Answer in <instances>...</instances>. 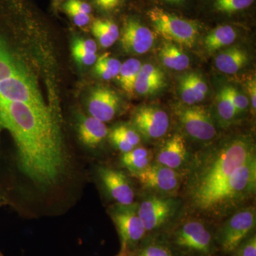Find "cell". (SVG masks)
Listing matches in <instances>:
<instances>
[{"instance_id":"1","label":"cell","mask_w":256,"mask_h":256,"mask_svg":"<svg viewBox=\"0 0 256 256\" xmlns=\"http://www.w3.org/2000/svg\"><path fill=\"white\" fill-rule=\"evenodd\" d=\"M0 124L14 138L23 174L42 188L58 182L65 169V154L58 128L48 108L2 101Z\"/></svg>"},{"instance_id":"2","label":"cell","mask_w":256,"mask_h":256,"mask_svg":"<svg viewBox=\"0 0 256 256\" xmlns=\"http://www.w3.org/2000/svg\"><path fill=\"white\" fill-rule=\"evenodd\" d=\"M255 156V141L248 134L227 136L200 151L186 175L184 196L188 208L197 214L217 188Z\"/></svg>"},{"instance_id":"3","label":"cell","mask_w":256,"mask_h":256,"mask_svg":"<svg viewBox=\"0 0 256 256\" xmlns=\"http://www.w3.org/2000/svg\"><path fill=\"white\" fill-rule=\"evenodd\" d=\"M256 190V156L238 168L204 204L197 214L213 220L228 216L246 206Z\"/></svg>"},{"instance_id":"4","label":"cell","mask_w":256,"mask_h":256,"mask_svg":"<svg viewBox=\"0 0 256 256\" xmlns=\"http://www.w3.org/2000/svg\"><path fill=\"white\" fill-rule=\"evenodd\" d=\"M142 14L149 26L166 42L190 48L194 45L204 26L197 18H186L156 4L144 8Z\"/></svg>"},{"instance_id":"5","label":"cell","mask_w":256,"mask_h":256,"mask_svg":"<svg viewBox=\"0 0 256 256\" xmlns=\"http://www.w3.org/2000/svg\"><path fill=\"white\" fill-rule=\"evenodd\" d=\"M165 240L176 255L212 256L216 250L214 234L204 222L190 218L172 229Z\"/></svg>"},{"instance_id":"6","label":"cell","mask_w":256,"mask_h":256,"mask_svg":"<svg viewBox=\"0 0 256 256\" xmlns=\"http://www.w3.org/2000/svg\"><path fill=\"white\" fill-rule=\"evenodd\" d=\"M256 224V207L246 206L236 210L214 234L216 246L226 254H232L252 235Z\"/></svg>"},{"instance_id":"7","label":"cell","mask_w":256,"mask_h":256,"mask_svg":"<svg viewBox=\"0 0 256 256\" xmlns=\"http://www.w3.org/2000/svg\"><path fill=\"white\" fill-rule=\"evenodd\" d=\"M138 206L136 203L130 205L117 204L110 210L120 240V249L134 252L146 238V232L138 214Z\"/></svg>"},{"instance_id":"8","label":"cell","mask_w":256,"mask_h":256,"mask_svg":"<svg viewBox=\"0 0 256 256\" xmlns=\"http://www.w3.org/2000/svg\"><path fill=\"white\" fill-rule=\"evenodd\" d=\"M120 33L121 46L131 54H143L152 48L154 42V32L142 14L128 12L122 14Z\"/></svg>"},{"instance_id":"9","label":"cell","mask_w":256,"mask_h":256,"mask_svg":"<svg viewBox=\"0 0 256 256\" xmlns=\"http://www.w3.org/2000/svg\"><path fill=\"white\" fill-rule=\"evenodd\" d=\"M175 114L184 130L190 138L201 142H208L216 138V128L213 118L206 108L180 104L175 107Z\"/></svg>"},{"instance_id":"10","label":"cell","mask_w":256,"mask_h":256,"mask_svg":"<svg viewBox=\"0 0 256 256\" xmlns=\"http://www.w3.org/2000/svg\"><path fill=\"white\" fill-rule=\"evenodd\" d=\"M180 202L172 196L150 195L138 204V210L146 234L164 226L174 216Z\"/></svg>"},{"instance_id":"11","label":"cell","mask_w":256,"mask_h":256,"mask_svg":"<svg viewBox=\"0 0 256 256\" xmlns=\"http://www.w3.org/2000/svg\"><path fill=\"white\" fill-rule=\"evenodd\" d=\"M143 188L160 196H171L180 190L182 175L176 170L170 169L153 162L146 170L134 175Z\"/></svg>"},{"instance_id":"12","label":"cell","mask_w":256,"mask_h":256,"mask_svg":"<svg viewBox=\"0 0 256 256\" xmlns=\"http://www.w3.org/2000/svg\"><path fill=\"white\" fill-rule=\"evenodd\" d=\"M133 128L140 136L149 140L162 138L169 130L168 112L156 106H142L133 114Z\"/></svg>"},{"instance_id":"13","label":"cell","mask_w":256,"mask_h":256,"mask_svg":"<svg viewBox=\"0 0 256 256\" xmlns=\"http://www.w3.org/2000/svg\"><path fill=\"white\" fill-rule=\"evenodd\" d=\"M198 9L208 18L232 20L252 14L256 0H196Z\"/></svg>"},{"instance_id":"14","label":"cell","mask_w":256,"mask_h":256,"mask_svg":"<svg viewBox=\"0 0 256 256\" xmlns=\"http://www.w3.org/2000/svg\"><path fill=\"white\" fill-rule=\"evenodd\" d=\"M98 174L106 191L118 204L134 203V188L124 172L112 168H100Z\"/></svg>"},{"instance_id":"15","label":"cell","mask_w":256,"mask_h":256,"mask_svg":"<svg viewBox=\"0 0 256 256\" xmlns=\"http://www.w3.org/2000/svg\"><path fill=\"white\" fill-rule=\"evenodd\" d=\"M88 108L92 117L102 122H109L118 112L120 98L111 89L98 87L90 94Z\"/></svg>"},{"instance_id":"16","label":"cell","mask_w":256,"mask_h":256,"mask_svg":"<svg viewBox=\"0 0 256 256\" xmlns=\"http://www.w3.org/2000/svg\"><path fill=\"white\" fill-rule=\"evenodd\" d=\"M154 162L180 171L188 162V144L182 134L175 133L166 140L156 153Z\"/></svg>"},{"instance_id":"17","label":"cell","mask_w":256,"mask_h":256,"mask_svg":"<svg viewBox=\"0 0 256 256\" xmlns=\"http://www.w3.org/2000/svg\"><path fill=\"white\" fill-rule=\"evenodd\" d=\"M178 90L183 104L194 106L204 100L208 88L201 74L190 72L178 78Z\"/></svg>"},{"instance_id":"18","label":"cell","mask_w":256,"mask_h":256,"mask_svg":"<svg viewBox=\"0 0 256 256\" xmlns=\"http://www.w3.org/2000/svg\"><path fill=\"white\" fill-rule=\"evenodd\" d=\"M166 85L164 72L152 64H142L134 84V92L141 96H152Z\"/></svg>"},{"instance_id":"19","label":"cell","mask_w":256,"mask_h":256,"mask_svg":"<svg viewBox=\"0 0 256 256\" xmlns=\"http://www.w3.org/2000/svg\"><path fill=\"white\" fill-rule=\"evenodd\" d=\"M239 28L232 23L224 22L208 32L204 38L207 52H214L232 45L238 38Z\"/></svg>"},{"instance_id":"20","label":"cell","mask_w":256,"mask_h":256,"mask_svg":"<svg viewBox=\"0 0 256 256\" xmlns=\"http://www.w3.org/2000/svg\"><path fill=\"white\" fill-rule=\"evenodd\" d=\"M248 63V55L238 46H230L217 54L215 65L217 69L225 74H235Z\"/></svg>"},{"instance_id":"21","label":"cell","mask_w":256,"mask_h":256,"mask_svg":"<svg viewBox=\"0 0 256 256\" xmlns=\"http://www.w3.org/2000/svg\"><path fill=\"white\" fill-rule=\"evenodd\" d=\"M79 139L82 144L88 148H94L100 144L108 134L105 122L95 118H85L78 124Z\"/></svg>"},{"instance_id":"22","label":"cell","mask_w":256,"mask_h":256,"mask_svg":"<svg viewBox=\"0 0 256 256\" xmlns=\"http://www.w3.org/2000/svg\"><path fill=\"white\" fill-rule=\"evenodd\" d=\"M90 30L92 34L104 48L112 46L119 38L120 33L116 20L106 16L94 18L90 24Z\"/></svg>"},{"instance_id":"23","label":"cell","mask_w":256,"mask_h":256,"mask_svg":"<svg viewBox=\"0 0 256 256\" xmlns=\"http://www.w3.org/2000/svg\"><path fill=\"white\" fill-rule=\"evenodd\" d=\"M60 8L78 28H85L94 20V10L88 0H65Z\"/></svg>"},{"instance_id":"24","label":"cell","mask_w":256,"mask_h":256,"mask_svg":"<svg viewBox=\"0 0 256 256\" xmlns=\"http://www.w3.org/2000/svg\"><path fill=\"white\" fill-rule=\"evenodd\" d=\"M159 58L166 68L171 70H186L190 66V60L183 50L176 44L166 42L159 52Z\"/></svg>"},{"instance_id":"25","label":"cell","mask_w":256,"mask_h":256,"mask_svg":"<svg viewBox=\"0 0 256 256\" xmlns=\"http://www.w3.org/2000/svg\"><path fill=\"white\" fill-rule=\"evenodd\" d=\"M150 152L142 146H136L132 150L122 153L121 164L129 170L133 176L146 170L152 162Z\"/></svg>"},{"instance_id":"26","label":"cell","mask_w":256,"mask_h":256,"mask_svg":"<svg viewBox=\"0 0 256 256\" xmlns=\"http://www.w3.org/2000/svg\"><path fill=\"white\" fill-rule=\"evenodd\" d=\"M142 65L140 60L136 58H130L121 64L118 76L121 87L128 95L134 94V84Z\"/></svg>"},{"instance_id":"27","label":"cell","mask_w":256,"mask_h":256,"mask_svg":"<svg viewBox=\"0 0 256 256\" xmlns=\"http://www.w3.org/2000/svg\"><path fill=\"white\" fill-rule=\"evenodd\" d=\"M134 256H178L169 244L164 240H143L134 252Z\"/></svg>"},{"instance_id":"28","label":"cell","mask_w":256,"mask_h":256,"mask_svg":"<svg viewBox=\"0 0 256 256\" xmlns=\"http://www.w3.org/2000/svg\"><path fill=\"white\" fill-rule=\"evenodd\" d=\"M216 110L218 118L224 124H230L238 116L229 96L227 86L222 88L217 95Z\"/></svg>"},{"instance_id":"29","label":"cell","mask_w":256,"mask_h":256,"mask_svg":"<svg viewBox=\"0 0 256 256\" xmlns=\"http://www.w3.org/2000/svg\"><path fill=\"white\" fill-rule=\"evenodd\" d=\"M121 64L119 60L105 54L96 60L94 70L100 78L104 80H110L118 75Z\"/></svg>"},{"instance_id":"30","label":"cell","mask_w":256,"mask_h":256,"mask_svg":"<svg viewBox=\"0 0 256 256\" xmlns=\"http://www.w3.org/2000/svg\"><path fill=\"white\" fill-rule=\"evenodd\" d=\"M94 10L102 16L114 18L124 11L130 0H88Z\"/></svg>"},{"instance_id":"31","label":"cell","mask_w":256,"mask_h":256,"mask_svg":"<svg viewBox=\"0 0 256 256\" xmlns=\"http://www.w3.org/2000/svg\"><path fill=\"white\" fill-rule=\"evenodd\" d=\"M111 132L114 133L124 140V142L132 146L133 148H136L140 143V134L134 128L129 127L126 124H120L114 127Z\"/></svg>"},{"instance_id":"32","label":"cell","mask_w":256,"mask_h":256,"mask_svg":"<svg viewBox=\"0 0 256 256\" xmlns=\"http://www.w3.org/2000/svg\"><path fill=\"white\" fill-rule=\"evenodd\" d=\"M152 4L158 5L166 9L180 13L188 11L196 3V0H150Z\"/></svg>"},{"instance_id":"33","label":"cell","mask_w":256,"mask_h":256,"mask_svg":"<svg viewBox=\"0 0 256 256\" xmlns=\"http://www.w3.org/2000/svg\"><path fill=\"white\" fill-rule=\"evenodd\" d=\"M228 86V94L233 102L234 107L238 114H244L247 110L249 105V100L246 96L242 94L238 89L232 86Z\"/></svg>"},{"instance_id":"34","label":"cell","mask_w":256,"mask_h":256,"mask_svg":"<svg viewBox=\"0 0 256 256\" xmlns=\"http://www.w3.org/2000/svg\"><path fill=\"white\" fill-rule=\"evenodd\" d=\"M232 254V256H256V234L244 240Z\"/></svg>"},{"instance_id":"35","label":"cell","mask_w":256,"mask_h":256,"mask_svg":"<svg viewBox=\"0 0 256 256\" xmlns=\"http://www.w3.org/2000/svg\"><path fill=\"white\" fill-rule=\"evenodd\" d=\"M72 50L74 58L76 62L82 65H92L96 63V60H97L96 54L89 53L86 50H82L78 46H74V45H72Z\"/></svg>"},{"instance_id":"36","label":"cell","mask_w":256,"mask_h":256,"mask_svg":"<svg viewBox=\"0 0 256 256\" xmlns=\"http://www.w3.org/2000/svg\"><path fill=\"white\" fill-rule=\"evenodd\" d=\"M74 46H78L82 50H86L87 52L92 54H96L97 45L94 40H84V38H77L74 42Z\"/></svg>"},{"instance_id":"37","label":"cell","mask_w":256,"mask_h":256,"mask_svg":"<svg viewBox=\"0 0 256 256\" xmlns=\"http://www.w3.org/2000/svg\"><path fill=\"white\" fill-rule=\"evenodd\" d=\"M248 90L250 95V104L252 111L256 112V79L252 78L248 82Z\"/></svg>"},{"instance_id":"38","label":"cell","mask_w":256,"mask_h":256,"mask_svg":"<svg viewBox=\"0 0 256 256\" xmlns=\"http://www.w3.org/2000/svg\"><path fill=\"white\" fill-rule=\"evenodd\" d=\"M116 256H134V252H130V250H124L120 249L119 254Z\"/></svg>"},{"instance_id":"39","label":"cell","mask_w":256,"mask_h":256,"mask_svg":"<svg viewBox=\"0 0 256 256\" xmlns=\"http://www.w3.org/2000/svg\"><path fill=\"white\" fill-rule=\"evenodd\" d=\"M65 0H53V6L56 8H58V6L60 8V5Z\"/></svg>"},{"instance_id":"40","label":"cell","mask_w":256,"mask_h":256,"mask_svg":"<svg viewBox=\"0 0 256 256\" xmlns=\"http://www.w3.org/2000/svg\"><path fill=\"white\" fill-rule=\"evenodd\" d=\"M0 256H1V254H0Z\"/></svg>"}]
</instances>
